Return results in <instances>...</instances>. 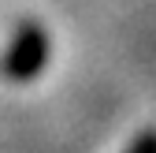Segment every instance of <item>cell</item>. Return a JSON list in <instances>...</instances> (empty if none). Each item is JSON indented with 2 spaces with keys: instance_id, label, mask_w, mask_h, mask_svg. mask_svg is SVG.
<instances>
[{
  "instance_id": "7a4b0ae2",
  "label": "cell",
  "mask_w": 156,
  "mask_h": 153,
  "mask_svg": "<svg viewBox=\"0 0 156 153\" xmlns=\"http://www.w3.org/2000/svg\"><path fill=\"white\" fill-rule=\"evenodd\" d=\"M126 153H156V131H145V135L134 142Z\"/></svg>"
},
{
  "instance_id": "6da1fadb",
  "label": "cell",
  "mask_w": 156,
  "mask_h": 153,
  "mask_svg": "<svg viewBox=\"0 0 156 153\" xmlns=\"http://www.w3.org/2000/svg\"><path fill=\"white\" fill-rule=\"evenodd\" d=\"M45 60H48V41L37 30H23V37L11 45L8 60H4V75L15 82H26L45 67Z\"/></svg>"
}]
</instances>
